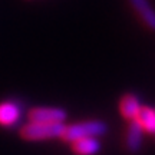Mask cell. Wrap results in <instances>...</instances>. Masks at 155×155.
<instances>
[{
    "instance_id": "6da1fadb",
    "label": "cell",
    "mask_w": 155,
    "mask_h": 155,
    "mask_svg": "<svg viewBox=\"0 0 155 155\" xmlns=\"http://www.w3.org/2000/svg\"><path fill=\"white\" fill-rule=\"evenodd\" d=\"M108 132V125L106 122L99 119H89V121L76 122L72 125H65L63 134L61 138L65 142H73L81 138H89V137H96L99 138Z\"/></svg>"
},
{
    "instance_id": "7a4b0ae2",
    "label": "cell",
    "mask_w": 155,
    "mask_h": 155,
    "mask_svg": "<svg viewBox=\"0 0 155 155\" xmlns=\"http://www.w3.org/2000/svg\"><path fill=\"white\" fill-rule=\"evenodd\" d=\"M65 129V122L59 124H43L30 122L20 128V137L25 141H46V139L61 138Z\"/></svg>"
},
{
    "instance_id": "3957f363",
    "label": "cell",
    "mask_w": 155,
    "mask_h": 155,
    "mask_svg": "<svg viewBox=\"0 0 155 155\" xmlns=\"http://www.w3.org/2000/svg\"><path fill=\"white\" fill-rule=\"evenodd\" d=\"M66 111L62 108H50V106H36L28 112L30 122H43V124H59L66 121Z\"/></svg>"
},
{
    "instance_id": "277c9868",
    "label": "cell",
    "mask_w": 155,
    "mask_h": 155,
    "mask_svg": "<svg viewBox=\"0 0 155 155\" xmlns=\"http://www.w3.org/2000/svg\"><path fill=\"white\" fill-rule=\"evenodd\" d=\"M20 118H22V109L16 102H12V101L0 102V127H15L19 124Z\"/></svg>"
},
{
    "instance_id": "5b68a950",
    "label": "cell",
    "mask_w": 155,
    "mask_h": 155,
    "mask_svg": "<svg viewBox=\"0 0 155 155\" xmlns=\"http://www.w3.org/2000/svg\"><path fill=\"white\" fill-rule=\"evenodd\" d=\"M128 2L142 19L145 26L151 30H155V9L150 3V0H128Z\"/></svg>"
},
{
    "instance_id": "8992f818",
    "label": "cell",
    "mask_w": 155,
    "mask_h": 155,
    "mask_svg": "<svg viewBox=\"0 0 155 155\" xmlns=\"http://www.w3.org/2000/svg\"><path fill=\"white\" fill-rule=\"evenodd\" d=\"M141 108H142V105L139 102L138 96H135L134 94L124 95L119 101V112H121L122 118H125L127 121L137 119Z\"/></svg>"
},
{
    "instance_id": "52a82bcc",
    "label": "cell",
    "mask_w": 155,
    "mask_h": 155,
    "mask_svg": "<svg viewBox=\"0 0 155 155\" xmlns=\"http://www.w3.org/2000/svg\"><path fill=\"white\" fill-rule=\"evenodd\" d=\"M71 144H72V151L76 155H96L101 151V141L96 137L81 138Z\"/></svg>"
},
{
    "instance_id": "ba28073f",
    "label": "cell",
    "mask_w": 155,
    "mask_h": 155,
    "mask_svg": "<svg viewBox=\"0 0 155 155\" xmlns=\"http://www.w3.org/2000/svg\"><path fill=\"white\" fill-rule=\"evenodd\" d=\"M142 135H144V131L139 125V122L137 119L129 121V127L127 131V141H125L128 151L138 152L141 145H142Z\"/></svg>"
},
{
    "instance_id": "9c48e42d",
    "label": "cell",
    "mask_w": 155,
    "mask_h": 155,
    "mask_svg": "<svg viewBox=\"0 0 155 155\" xmlns=\"http://www.w3.org/2000/svg\"><path fill=\"white\" fill-rule=\"evenodd\" d=\"M137 121L142 128V131L147 134L155 135V109L150 106H142L139 111Z\"/></svg>"
}]
</instances>
